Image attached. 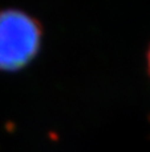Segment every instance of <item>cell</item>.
<instances>
[{
    "instance_id": "6da1fadb",
    "label": "cell",
    "mask_w": 150,
    "mask_h": 152,
    "mask_svg": "<svg viewBox=\"0 0 150 152\" xmlns=\"http://www.w3.org/2000/svg\"><path fill=\"white\" fill-rule=\"evenodd\" d=\"M43 39L40 23L20 10L0 11V69L19 71L39 53Z\"/></svg>"
},
{
    "instance_id": "7a4b0ae2",
    "label": "cell",
    "mask_w": 150,
    "mask_h": 152,
    "mask_svg": "<svg viewBox=\"0 0 150 152\" xmlns=\"http://www.w3.org/2000/svg\"><path fill=\"white\" fill-rule=\"evenodd\" d=\"M148 67H149V74H150V48H149V52H148Z\"/></svg>"
}]
</instances>
